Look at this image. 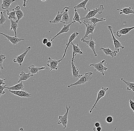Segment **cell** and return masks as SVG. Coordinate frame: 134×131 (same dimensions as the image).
Returning <instances> with one entry per match:
<instances>
[{
  "instance_id": "18",
  "label": "cell",
  "mask_w": 134,
  "mask_h": 131,
  "mask_svg": "<svg viewBox=\"0 0 134 131\" xmlns=\"http://www.w3.org/2000/svg\"><path fill=\"white\" fill-rule=\"evenodd\" d=\"M117 10L120 11V15H134V9L133 7H128V8H124L122 9H117Z\"/></svg>"
},
{
  "instance_id": "15",
  "label": "cell",
  "mask_w": 134,
  "mask_h": 131,
  "mask_svg": "<svg viewBox=\"0 0 134 131\" xmlns=\"http://www.w3.org/2000/svg\"><path fill=\"white\" fill-rule=\"evenodd\" d=\"M74 59L72 58V62H71V66L72 68V75L73 78H80L81 77V75L79 74V70L77 66L74 65V61H75Z\"/></svg>"
},
{
  "instance_id": "28",
  "label": "cell",
  "mask_w": 134,
  "mask_h": 131,
  "mask_svg": "<svg viewBox=\"0 0 134 131\" xmlns=\"http://www.w3.org/2000/svg\"><path fill=\"white\" fill-rule=\"evenodd\" d=\"M74 11H75V14L73 17V21H72L74 22V23L76 22H78L80 24H82V22L81 21L80 16L77 12V9H74Z\"/></svg>"
},
{
  "instance_id": "4",
  "label": "cell",
  "mask_w": 134,
  "mask_h": 131,
  "mask_svg": "<svg viewBox=\"0 0 134 131\" xmlns=\"http://www.w3.org/2000/svg\"><path fill=\"white\" fill-rule=\"evenodd\" d=\"M71 105L69 106V107H68V106H66V111L64 115L63 116H59L58 119L59 120L58 124V125L62 124L63 127V129H66L67 127V124L68 123V117L69 112V110L71 108Z\"/></svg>"
},
{
  "instance_id": "19",
  "label": "cell",
  "mask_w": 134,
  "mask_h": 131,
  "mask_svg": "<svg viewBox=\"0 0 134 131\" xmlns=\"http://www.w3.org/2000/svg\"><path fill=\"white\" fill-rule=\"evenodd\" d=\"M134 26L132 27H129V28H124L121 29V30H119L117 32H114L116 33V35L117 37L120 38L121 35H126L129 33L132 30H134Z\"/></svg>"
},
{
  "instance_id": "44",
  "label": "cell",
  "mask_w": 134,
  "mask_h": 131,
  "mask_svg": "<svg viewBox=\"0 0 134 131\" xmlns=\"http://www.w3.org/2000/svg\"><path fill=\"white\" fill-rule=\"evenodd\" d=\"M19 131H24V129L23 128H20Z\"/></svg>"
},
{
  "instance_id": "37",
  "label": "cell",
  "mask_w": 134,
  "mask_h": 131,
  "mask_svg": "<svg viewBox=\"0 0 134 131\" xmlns=\"http://www.w3.org/2000/svg\"><path fill=\"white\" fill-rule=\"evenodd\" d=\"M129 103L130 108L133 111L134 113V102L131 99H130Z\"/></svg>"
},
{
  "instance_id": "1",
  "label": "cell",
  "mask_w": 134,
  "mask_h": 131,
  "mask_svg": "<svg viewBox=\"0 0 134 131\" xmlns=\"http://www.w3.org/2000/svg\"><path fill=\"white\" fill-rule=\"evenodd\" d=\"M93 74V72H87L84 75L82 74L81 77H80L79 79L75 83H72L68 85V88H70L71 87L74 86L80 85L85 84V83H87L92 80L93 77H92V76Z\"/></svg>"
},
{
  "instance_id": "29",
  "label": "cell",
  "mask_w": 134,
  "mask_h": 131,
  "mask_svg": "<svg viewBox=\"0 0 134 131\" xmlns=\"http://www.w3.org/2000/svg\"><path fill=\"white\" fill-rule=\"evenodd\" d=\"M121 81L124 82L127 86V90H129V91L132 90L134 92V83L126 81L123 78H121Z\"/></svg>"
},
{
  "instance_id": "8",
  "label": "cell",
  "mask_w": 134,
  "mask_h": 131,
  "mask_svg": "<svg viewBox=\"0 0 134 131\" xmlns=\"http://www.w3.org/2000/svg\"><path fill=\"white\" fill-rule=\"evenodd\" d=\"M109 90V88H104L103 87L101 88L98 92V95H97V98L95 103L94 104L93 107L89 111L90 113H92V111L93 110L94 108H96V105H97V103L99 101V100L103 97H104V96H105L106 94V92L107 91H108Z\"/></svg>"
},
{
  "instance_id": "47",
  "label": "cell",
  "mask_w": 134,
  "mask_h": 131,
  "mask_svg": "<svg viewBox=\"0 0 134 131\" xmlns=\"http://www.w3.org/2000/svg\"><path fill=\"white\" fill-rule=\"evenodd\" d=\"M41 1H46L47 0H41Z\"/></svg>"
},
{
  "instance_id": "26",
  "label": "cell",
  "mask_w": 134,
  "mask_h": 131,
  "mask_svg": "<svg viewBox=\"0 0 134 131\" xmlns=\"http://www.w3.org/2000/svg\"><path fill=\"white\" fill-rule=\"evenodd\" d=\"M11 22L10 28V31L13 30L15 33V37H17V29L18 27V22L16 21H14L13 20H10Z\"/></svg>"
},
{
  "instance_id": "24",
  "label": "cell",
  "mask_w": 134,
  "mask_h": 131,
  "mask_svg": "<svg viewBox=\"0 0 134 131\" xmlns=\"http://www.w3.org/2000/svg\"><path fill=\"white\" fill-rule=\"evenodd\" d=\"M12 10H14L15 11L17 17V20L16 21L18 22L23 17L25 16L24 13L21 10L20 6L17 5L15 8H13Z\"/></svg>"
},
{
  "instance_id": "16",
  "label": "cell",
  "mask_w": 134,
  "mask_h": 131,
  "mask_svg": "<svg viewBox=\"0 0 134 131\" xmlns=\"http://www.w3.org/2000/svg\"><path fill=\"white\" fill-rule=\"evenodd\" d=\"M72 24H74L73 22H71L70 24H68L66 25H64V26L63 27L62 29H61L60 31H59V32L58 34H57L53 38H51V41L54 42L53 40H54V39H55L56 37L58 36L59 35H61V34H63V33H68V32L70 30V27H71V25H72Z\"/></svg>"
},
{
  "instance_id": "13",
  "label": "cell",
  "mask_w": 134,
  "mask_h": 131,
  "mask_svg": "<svg viewBox=\"0 0 134 131\" xmlns=\"http://www.w3.org/2000/svg\"><path fill=\"white\" fill-rule=\"evenodd\" d=\"M79 33L77 32H74L73 33H72V34L70 35V37L69 38L68 42L66 44V48H65V51H64V53L62 59H61V60L62 61L63 59L65 57V55H66V53L67 50L69 47V45H71L72 42L74 40H75V38H77V36L79 35Z\"/></svg>"
},
{
  "instance_id": "46",
  "label": "cell",
  "mask_w": 134,
  "mask_h": 131,
  "mask_svg": "<svg viewBox=\"0 0 134 131\" xmlns=\"http://www.w3.org/2000/svg\"><path fill=\"white\" fill-rule=\"evenodd\" d=\"M117 127L115 128L114 130V131H117Z\"/></svg>"
},
{
  "instance_id": "6",
  "label": "cell",
  "mask_w": 134,
  "mask_h": 131,
  "mask_svg": "<svg viewBox=\"0 0 134 131\" xmlns=\"http://www.w3.org/2000/svg\"><path fill=\"white\" fill-rule=\"evenodd\" d=\"M105 62V60H103L102 61L96 63V64H92L90 65L89 67L93 66L94 67V71L95 72L97 71L101 73L103 76H105L104 72L108 70V68L105 67L104 65V63Z\"/></svg>"
},
{
  "instance_id": "20",
  "label": "cell",
  "mask_w": 134,
  "mask_h": 131,
  "mask_svg": "<svg viewBox=\"0 0 134 131\" xmlns=\"http://www.w3.org/2000/svg\"><path fill=\"white\" fill-rule=\"evenodd\" d=\"M33 77V75L29 72L28 74H26L23 71H22L21 72L20 76H19V80L18 82V83H19L21 82L24 81H27L28 80L30 77Z\"/></svg>"
},
{
  "instance_id": "31",
  "label": "cell",
  "mask_w": 134,
  "mask_h": 131,
  "mask_svg": "<svg viewBox=\"0 0 134 131\" xmlns=\"http://www.w3.org/2000/svg\"><path fill=\"white\" fill-rule=\"evenodd\" d=\"M69 20H70V17L69 15L68 12H67L63 16L60 22L64 24H65V25H66Z\"/></svg>"
},
{
  "instance_id": "11",
  "label": "cell",
  "mask_w": 134,
  "mask_h": 131,
  "mask_svg": "<svg viewBox=\"0 0 134 131\" xmlns=\"http://www.w3.org/2000/svg\"><path fill=\"white\" fill-rule=\"evenodd\" d=\"M62 61L61 60H57L55 59H53L51 58L48 57V60L47 61V66L50 67V72L52 71V70H58L59 66L58 64L59 63Z\"/></svg>"
},
{
  "instance_id": "14",
  "label": "cell",
  "mask_w": 134,
  "mask_h": 131,
  "mask_svg": "<svg viewBox=\"0 0 134 131\" xmlns=\"http://www.w3.org/2000/svg\"><path fill=\"white\" fill-rule=\"evenodd\" d=\"M9 91L12 94L21 97H24L30 98V97L32 96L30 93H28V92L25 91H22V90L11 91V90H9Z\"/></svg>"
},
{
  "instance_id": "33",
  "label": "cell",
  "mask_w": 134,
  "mask_h": 131,
  "mask_svg": "<svg viewBox=\"0 0 134 131\" xmlns=\"http://www.w3.org/2000/svg\"><path fill=\"white\" fill-rule=\"evenodd\" d=\"M6 11L5 10L4 12L1 11L0 13L1 16L0 18V26H2L6 21L7 19L5 17V15Z\"/></svg>"
},
{
  "instance_id": "34",
  "label": "cell",
  "mask_w": 134,
  "mask_h": 131,
  "mask_svg": "<svg viewBox=\"0 0 134 131\" xmlns=\"http://www.w3.org/2000/svg\"><path fill=\"white\" fill-rule=\"evenodd\" d=\"M6 59V57L5 55L1 54L0 55V73L1 70H4V67L3 66V63L4 60Z\"/></svg>"
},
{
  "instance_id": "25",
  "label": "cell",
  "mask_w": 134,
  "mask_h": 131,
  "mask_svg": "<svg viewBox=\"0 0 134 131\" xmlns=\"http://www.w3.org/2000/svg\"><path fill=\"white\" fill-rule=\"evenodd\" d=\"M99 50L103 51L106 55H110L112 58L116 57L117 56V53L113 51L109 47L107 48H104L103 47H100Z\"/></svg>"
},
{
  "instance_id": "35",
  "label": "cell",
  "mask_w": 134,
  "mask_h": 131,
  "mask_svg": "<svg viewBox=\"0 0 134 131\" xmlns=\"http://www.w3.org/2000/svg\"><path fill=\"white\" fill-rule=\"evenodd\" d=\"M7 85L6 84H3L0 85V98L2 95L5 94L6 92L5 91V89H6Z\"/></svg>"
},
{
  "instance_id": "49",
  "label": "cell",
  "mask_w": 134,
  "mask_h": 131,
  "mask_svg": "<svg viewBox=\"0 0 134 131\" xmlns=\"http://www.w3.org/2000/svg\"></svg>"
},
{
  "instance_id": "23",
  "label": "cell",
  "mask_w": 134,
  "mask_h": 131,
  "mask_svg": "<svg viewBox=\"0 0 134 131\" xmlns=\"http://www.w3.org/2000/svg\"><path fill=\"white\" fill-rule=\"evenodd\" d=\"M6 88L8 89L9 90L11 91H20L22 90L25 91V88L23 84V82L19 83L18 84L11 87H7Z\"/></svg>"
},
{
  "instance_id": "41",
  "label": "cell",
  "mask_w": 134,
  "mask_h": 131,
  "mask_svg": "<svg viewBox=\"0 0 134 131\" xmlns=\"http://www.w3.org/2000/svg\"><path fill=\"white\" fill-rule=\"evenodd\" d=\"M7 80V78L2 79L0 78V85H3V84H5V83H4V81Z\"/></svg>"
},
{
  "instance_id": "42",
  "label": "cell",
  "mask_w": 134,
  "mask_h": 131,
  "mask_svg": "<svg viewBox=\"0 0 134 131\" xmlns=\"http://www.w3.org/2000/svg\"><path fill=\"white\" fill-rule=\"evenodd\" d=\"M100 123L99 122H96V123H94V126L97 128L100 127Z\"/></svg>"
},
{
  "instance_id": "38",
  "label": "cell",
  "mask_w": 134,
  "mask_h": 131,
  "mask_svg": "<svg viewBox=\"0 0 134 131\" xmlns=\"http://www.w3.org/2000/svg\"><path fill=\"white\" fill-rule=\"evenodd\" d=\"M23 7H26L27 5V3L29 2V1H27V0H23Z\"/></svg>"
},
{
  "instance_id": "9",
  "label": "cell",
  "mask_w": 134,
  "mask_h": 131,
  "mask_svg": "<svg viewBox=\"0 0 134 131\" xmlns=\"http://www.w3.org/2000/svg\"><path fill=\"white\" fill-rule=\"evenodd\" d=\"M81 41L82 42H85L87 44V47H89L90 48L92 49L95 57H97L98 56L96 52V49H95L96 42V41L93 39V35H92L91 39L89 40H85V39H83V38H82L81 39Z\"/></svg>"
},
{
  "instance_id": "10",
  "label": "cell",
  "mask_w": 134,
  "mask_h": 131,
  "mask_svg": "<svg viewBox=\"0 0 134 131\" xmlns=\"http://www.w3.org/2000/svg\"><path fill=\"white\" fill-rule=\"evenodd\" d=\"M31 47L29 46L27 48L25 52L23 53H22L20 55L16 56L15 58L13 59V61L14 63H18L20 66H22L23 63L24 61V59L26 55L28 53V52L31 50Z\"/></svg>"
},
{
  "instance_id": "2",
  "label": "cell",
  "mask_w": 134,
  "mask_h": 131,
  "mask_svg": "<svg viewBox=\"0 0 134 131\" xmlns=\"http://www.w3.org/2000/svg\"><path fill=\"white\" fill-rule=\"evenodd\" d=\"M104 10V7L103 5H100L98 8H94L93 10H90L89 8L88 12L87 13V15L85 16L81 17V21H83L88 20L92 17L95 16L97 14H102Z\"/></svg>"
},
{
  "instance_id": "30",
  "label": "cell",
  "mask_w": 134,
  "mask_h": 131,
  "mask_svg": "<svg viewBox=\"0 0 134 131\" xmlns=\"http://www.w3.org/2000/svg\"><path fill=\"white\" fill-rule=\"evenodd\" d=\"M87 20L89 21L93 24L96 25L97 24L98 22L105 21L106 20L105 19H104L103 17L100 18V19H98V18L95 17H92V18Z\"/></svg>"
},
{
  "instance_id": "12",
  "label": "cell",
  "mask_w": 134,
  "mask_h": 131,
  "mask_svg": "<svg viewBox=\"0 0 134 131\" xmlns=\"http://www.w3.org/2000/svg\"><path fill=\"white\" fill-rule=\"evenodd\" d=\"M0 34L4 36H5V37L7 38V40L4 41H10L12 43L13 45H17L20 42L24 40V39H23V38H18L17 37L10 36L9 35L4 34V33H2V32H0Z\"/></svg>"
},
{
  "instance_id": "45",
  "label": "cell",
  "mask_w": 134,
  "mask_h": 131,
  "mask_svg": "<svg viewBox=\"0 0 134 131\" xmlns=\"http://www.w3.org/2000/svg\"><path fill=\"white\" fill-rule=\"evenodd\" d=\"M93 131H96V129H95V128L93 127Z\"/></svg>"
},
{
  "instance_id": "22",
  "label": "cell",
  "mask_w": 134,
  "mask_h": 131,
  "mask_svg": "<svg viewBox=\"0 0 134 131\" xmlns=\"http://www.w3.org/2000/svg\"><path fill=\"white\" fill-rule=\"evenodd\" d=\"M71 45L73 47V59H74L75 57L77 54H83V52L82 51V49H80L79 47V44H77V45H75L72 42Z\"/></svg>"
},
{
  "instance_id": "39",
  "label": "cell",
  "mask_w": 134,
  "mask_h": 131,
  "mask_svg": "<svg viewBox=\"0 0 134 131\" xmlns=\"http://www.w3.org/2000/svg\"><path fill=\"white\" fill-rule=\"evenodd\" d=\"M46 46H47V47H48V48H51L52 47V42H51L48 41L46 44Z\"/></svg>"
},
{
  "instance_id": "21",
  "label": "cell",
  "mask_w": 134,
  "mask_h": 131,
  "mask_svg": "<svg viewBox=\"0 0 134 131\" xmlns=\"http://www.w3.org/2000/svg\"><path fill=\"white\" fill-rule=\"evenodd\" d=\"M15 0H2V4L1 8L3 10L9 11V9L11 7V4L14 2Z\"/></svg>"
},
{
  "instance_id": "17",
  "label": "cell",
  "mask_w": 134,
  "mask_h": 131,
  "mask_svg": "<svg viewBox=\"0 0 134 131\" xmlns=\"http://www.w3.org/2000/svg\"><path fill=\"white\" fill-rule=\"evenodd\" d=\"M28 68L29 70V72L32 75L38 74L39 71H41V70H47L48 69L46 67H38L35 66V65H31L28 67Z\"/></svg>"
},
{
  "instance_id": "3",
  "label": "cell",
  "mask_w": 134,
  "mask_h": 131,
  "mask_svg": "<svg viewBox=\"0 0 134 131\" xmlns=\"http://www.w3.org/2000/svg\"><path fill=\"white\" fill-rule=\"evenodd\" d=\"M108 29L109 30L110 32H111L112 35V39L113 41L115 49L114 51L115 53H118L119 52L120 49H124L125 47L124 46H122L121 42L119 40H117L114 35V33H113V27L111 26H108Z\"/></svg>"
},
{
  "instance_id": "43",
  "label": "cell",
  "mask_w": 134,
  "mask_h": 131,
  "mask_svg": "<svg viewBox=\"0 0 134 131\" xmlns=\"http://www.w3.org/2000/svg\"><path fill=\"white\" fill-rule=\"evenodd\" d=\"M102 130V128H101V127H99L96 128V131H101Z\"/></svg>"
},
{
  "instance_id": "48",
  "label": "cell",
  "mask_w": 134,
  "mask_h": 131,
  "mask_svg": "<svg viewBox=\"0 0 134 131\" xmlns=\"http://www.w3.org/2000/svg\"><path fill=\"white\" fill-rule=\"evenodd\" d=\"M127 131H134V130H131Z\"/></svg>"
},
{
  "instance_id": "7",
  "label": "cell",
  "mask_w": 134,
  "mask_h": 131,
  "mask_svg": "<svg viewBox=\"0 0 134 131\" xmlns=\"http://www.w3.org/2000/svg\"><path fill=\"white\" fill-rule=\"evenodd\" d=\"M70 7H71L70 6L66 7L63 9L62 11L61 12L58 11L57 16L55 17L54 20L53 21H50L49 22L52 24H57L61 22V20H62L63 16L66 13L68 12L69 10Z\"/></svg>"
},
{
  "instance_id": "5",
  "label": "cell",
  "mask_w": 134,
  "mask_h": 131,
  "mask_svg": "<svg viewBox=\"0 0 134 131\" xmlns=\"http://www.w3.org/2000/svg\"><path fill=\"white\" fill-rule=\"evenodd\" d=\"M84 24L85 25L86 27V32L84 36L83 37V39L88 37V35L90 34H92L93 35L94 31L95 29L96 25H93L89 21L86 20L82 21Z\"/></svg>"
},
{
  "instance_id": "36",
  "label": "cell",
  "mask_w": 134,
  "mask_h": 131,
  "mask_svg": "<svg viewBox=\"0 0 134 131\" xmlns=\"http://www.w3.org/2000/svg\"><path fill=\"white\" fill-rule=\"evenodd\" d=\"M113 120H114L113 117L110 116H108L105 119V121H106V122L108 123H109V124H110L113 122Z\"/></svg>"
},
{
  "instance_id": "32",
  "label": "cell",
  "mask_w": 134,
  "mask_h": 131,
  "mask_svg": "<svg viewBox=\"0 0 134 131\" xmlns=\"http://www.w3.org/2000/svg\"><path fill=\"white\" fill-rule=\"evenodd\" d=\"M7 15L8 16V19L9 20H16V12L14 10H12V11H7Z\"/></svg>"
},
{
  "instance_id": "27",
  "label": "cell",
  "mask_w": 134,
  "mask_h": 131,
  "mask_svg": "<svg viewBox=\"0 0 134 131\" xmlns=\"http://www.w3.org/2000/svg\"><path fill=\"white\" fill-rule=\"evenodd\" d=\"M89 0H84L79 4L75 6L74 7V9H79V8H83L85 10H87V4Z\"/></svg>"
},
{
  "instance_id": "40",
  "label": "cell",
  "mask_w": 134,
  "mask_h": 131,
  "mask_svg": "<svg viewBox=\"0 0 134 131\" xmlns=\"http://www.w3.org/2000/svg\"><path fill=\"white\" fill-rule=\"evenodd\" d=\"M48 42V40L47 38H44V39H43V44L44 45H46Z\"/></svg>"
}]
</instances>
